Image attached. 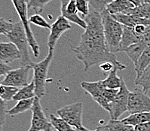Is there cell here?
<instances>
[{"label": "cell", "instance_id": "6da1fadb", "mask_svg": "<svg viewBox=\"0 0 150 131\" xmlns=\"http://www.w3.org/2000/svg\"><path fill=\"white\" fill-rule=\"evenodd\" d=\"M87 24L85 32L81 34L79 45L72 50L77 59L83 63L84 71H88L92 66L103 62H112L118 71L126 69L114 53L109 51L105 42L100 13L91 11L85 17Z\"/></svg>", "mask_w": 150, "mask_h": 131}, {"label": "cell", "instance_id": "7a4b0ae2", "mask_svg": "<svg viewBox=\"0 0 150 131\" xmlns=\"http://www.w3.org/2000/svg\"><path fill=\"white\" fill-rule=\"evenodd\" d=\"M100 15L106 47L112 53L121 52L123 25L117 21L106 9L100 13Z\"/></svg>", "mask_w": 150, "mask_h": 131}, {"label": "cell", "instance_id": "3957f363", "mask_svg": "<svg viewBox=\"0 0 150 131\" xmlns=\"http://www.w3.org/2000/svg\"><path fill=\"white\" fill-rule=\"evenodd\" d=\"M81 88L90 94L92 99L106 111H109V106L118 92V89H108L103 87L101 80L97 82L81 83Z\"/></svg>", "mask_w": 150, "mask_h": 131}, {"label": "cell", "instance_id": "277c9868", "mask_svg": "<svg viewBox=\"0 0 150 131\" xmlns=\"http://www.w3.org/2000/svg\"><path fill=\"white\" fill-rule=\"evenodd\" d=\"M6 36L8 38L10 42L14 43L19 49L21 55L20 62L22 67L31 66L33 62L30 60V55L28 53V39L21 21L14 23L11 31Z\"/></svg>", "mask_w": 150, "mask_h": 131}, {"label": "cell", "instance_id": "5b68a950", "mask_svg": "<svg viewBox=\"0 0 150 131\" xmlns=\"http://www.w3.org/2000/svg\"><path fill=\"white\" fill-rule=\"evenodd\" d=\"M54 57V50H48L45 59L41 62H32L31 67L33 70V80L35 83V96L40 99L45 94V85L48 70Z\"/></svg>", "mask_w": 150, "mask_h": 131}, {"label": "cell", "instance_id": "8992f818", "mask_svg": "<svg viewBox=\"0 0 150 131\" xmlns=\"http://www.w3.org/2000/svg\"><path fill=\"white\" fill-rule=\"evenodd\" d=\"M14 8L20 17L21 21L23 24L25 32L27 34L28 39L29 46L32 49L33 54L35 58L39 56V46L35 40L33 31L30 28V21L28 18V6H27V0H11Z\"/></svg>", "mask_w": 150, "mask_h": 131}, {"label": "cell", "instance_id": "52a82bcc", "mask_svg": "<svg viewBox=\"0 0 150 131\" xmlns=\"http://www.w3.org/2000/svg\"><path fill=\"white\" fill-rule=\"evenodd\" d=\"M130 92H131L128 90L125 83L122 79V85L118 89V93L110 102L109 106L108 112L110 113L112 120H118L122 114L127 112Z\"/></svg>", "mask_w": 150, "mask_h": 131}, {"label": "cell", "instance_id": "ba28073f", "mask_svg": "<svg viewBox=\"0 0 150 131\" xmlns=\"http://www.w3.org/2000/svg\"><path fill=\"white\" fill-rule=\"evenodd\" d=\"M82 112H83V103L79 102L62 107L57 111L59 117L65 120L66 122L76 129H79L83 127Z\"/></svg>", "mask_w": 150, "mask_h": 131}, {"label": "cell", "instance_id": "9c48e42d", "mask_svg": "<svg viewBox=\"0 0 150 131\" xmlns=\"http://www.w3.org/2000/svg\"><path fill=\"white\" fill-rule=\"evenodd\" d=\"M31 124L28 131H53L54 127L46 117L40 102V99L35 96L32 108Z\"/></svg>", "mask_w": 150, "mask_h": 131}, {"label": "cell", "instance_id": "30bf717a", "mask_svg": "<svg viewBox=\"0 0 150 131\" xmlns=\"http://www.w3.org/2000/svg\"><path fill=\"white\" fill-rule=\"evenodd\" d=\"M127 111L130 115L150 112V97L146 92L138 88L130 92Z\"/></svg>", "mask_w": 150, "mask_h": 131}, {"label": "cell", "instance_id": "8fae6325", "mask_svg": "<svg viewBox=\"0 0 150 131\" xmlns=\"http://www.w3.org/2000/svg\"><path fill=\"white\" fill-rule=\"evenodd\" d=\"M32 69L31 66H24L17 69L11 70L5 76L1 83L9 87L21 88L28 85L29 75L30 70Z\"/></svg>", "mask_w": 150, "mask_h": 131}, {"label": "cell", "instance_id": "7c38bea8", "mask_svg": "<svg viewBox=\"0 0 150 131\" xmlns=\"http://www.w3.org/2000/svg\"><path fill=\"white\" fill-rule=\"evenodd\" d=\"M72 28L69 21L62 15L59 16L51 25L50 34L48 38V50H54L57 41L63 34Z\"/></svg>", "mask_w": 150, "mask_h": 131}, {"label": "cell", "instance_id": "4fadbf2b", "mask_svg": "<svg viewBox=\"0 0 150 131\" xmlns=\"http://www.w3.org/2000/svg\"><path fill=\"white\" fill-rule=\"evenodd\" d=\"M60 11L62 16L69 21L76 24L81 28H86L87 24L85 21L79 16V11L75 0H61Z\"/></svg>", "mask_w": 150, "mask_h": 131}, {"label": "cell", "instance_id": "5bb4252c", "mask_svg": "<svg viewBox=\"0 0 150 131\" xmlns=\"http://www.w3.org/2000/svg\"><path fill=\"white\" fill-rule=\"evenodd\" d=\"M21 55L19 49L11 42L0 43V61L8 64L15 60H20Z\"/></svg>", "mask_w": 150, "mask_h": 131}, {"label": "cell", "instance_id": "9a60e30c", "mask_svg": "<svg viewBox=\"0 0 150 131\" xmlns=\"http://www.w3.org/2000/svg\"><path fill=\"white\" fill-rule=\"evenodd\" d=\"M112 17L122 24L123 26H126L128 27H134L138 24H144L150 26V20L144 19V18H139V17L131 15V14H112Z\"/></svg>", "mask_w": 150, "mask_h": 131}, {"label": "cell", "instance_id": "2e32d148", "mask_svg": "<svg viewBox=\"0 0 150 131\" xmlns=\"http://www.w3.org/2000/svg\"><path fill=\"white\" fill-rule=\"evenodd\" d=\"M135 6L128 0H113L106 6V11L110 14H125Z\"/></svg>", "mask_w": 150, "mask_h": 131}, {"label": "cell", "instance_id": "e0dca14e", "mask_svg": "<svg viewBox=\"0 0 150 131\" xmlns=\"http://www.w3.org/2000/svg\"><path fill=\"white\" fill-rule=\"evenodd\" d=\"M141 40L142 38L135 34L132 27L123 26V34H122V44H121V52H124L127 47Z\"/></svg>", "mask_w": 150, "mask_h": 131}, {"label": "cell", "instance_id": "ac0fdd59", "mask_svg": "<svg viewBox=\"0 0 150 131\" xmlns=\"http://www.w3.org/2000/svg\"><path fill=\"white\" fill-rule=\"evenodd\" d=\"M147 47H148L147 45L146 44L143 40H141L139 41V42H138V43H134V44L131 45V46H130L129 47H127L124 52L127 54V55L130 58V59L132 61L133 63H134V64H136L138 59H139V56L142 55L143 51H144Z\"/></svg>", "mask_w": 150, "mask_h": 131}, {"label": "cell", "instance_id": "d6986e66", "mask_svg": "<svg viewBox=\"0 0 150 131\" xmlns=\"http://www.w3.org/2000/svg\"><path fill=\"white\" fill-rule=\"evenodd\" d=\"M150 64V46H148L139 56L136 64H134V70L136 71L137 78L142 74L144 70Z\"/></svg>", "mask_w": 150, "mask_h": 131}, {"label": "cell", "instance_id": "ffe728a7", "mask_svg": "<svg viewBox=\"0 0 150 131\" xmlns=\"http://www.w3.org/2000/svg\"><path fill=\"white\" fill-rule=\"evenodd\" d=\"M34 99H35V97L32 98V99H24V100L18 101V103L13 108H11V109H9L8 111L7 114L11 116V117H13V116L18 115L24 112H27V111L32 108L34 103Z\"/></svg>", "mask_w": 150, "mask_h": 131}, {"label": "cell", "instance_id": "44dd1931", "mask_svg": "<svg viewBox=\"0 0 150 131\" xmlns=\"http://www.w3.org/2000/svg\"><path fill=\"white\" fill-rule=\"evenodd\" d=\"M122 120L125 124L134 126V127L138 124L150 122V112L130 115L128 117L122 119Z\"/></svg>", "mask_w": 150, "mask_h": 131}, {"label": "cell", "instance_id": "7402d4cb", "mask_svg": "<svg viewBox=\"0 0 150 131\" xmlns=\"http://www.w3.org/2000/svg\"><path fill=\"white\" fill-rule=\"evenodd\" d=\"M34 97H35V83L33 80H32V82L29 83L28 85L21 87L20 89H18L15 96L13 98V100L18 102L24 99H32Z\"/></svg>", "mask_w": 150, "mask_h": 131}, {"label": "cell", "instance_id": "603a6c76", "mask_svg": "<svg viewBox=\"0 0 150 131\" xmlns=\"http://www.w3.org/2000/svg\"><path fill=\"white\" fill-rule=\"evenodd\" d=\"M117 67H114V69L110 71L107 77L105 80H101L103 87L108 89H119L122 85V77H118L117 75Z\"/></svg>", "mask_w": 150, "mask_h": 131}, {"label": "cell", "instance_id": "cb8c5ba5", "mask_svg": "<svg viewBox=\"0 0 150 131\" xmlns=\"http://www.w3.org/2000/svg\"><path fill=\"white\" fill-rule=\"evenodd\" d=\"M49 120L54 129L57 131H77L76 128L69 125L65 120L60 117H57L52 114L49 115Z\"/></svg>", "mask_w": 150, "mask_h": 131}, {"label": "cell", "instance_id": "d4e9b609", "mask_svg": "<svg viewBox=\"0 0 150 131\" xmlns=\"http://www.w3.org/2000/svg\"><path fill=\"white\" fill-rule=\"evenodd\" d=\"M125 14H131L139 18L150 20V2L133 8Z\"/></svg>", "mask_w": 150, "mask_h": 131}, {"label": "cell", "instance_id": "484cf974", "mask_svg": "<svg viewBox=\"0 0 150 131\" xmlns=\"http://www.w3.org/2000/svg\"><path fill=\"white\" fill-rule=\"evenodd\" d=\"M135 85L141 87L145 92L150 89V64L144 70L142 74L135 80Z\"/></svg>", "mask_w": 150, "mask_h": 131}, {"label": "cell", "instance_id": "4316f807", "mask_svg": "<svg viewBox=\"0 0 150 131\" xmlns=\"http://www.w3.org/2000/svg\"><path fill=\"white\" fill-rule=\"evenodd\" d=\"M106 126L110 131H134V126L125 124L122 120L110 119Z\"/></svg>", "mask_w": 150, "mask_h": 131}, {"label": "cell", "instance_id": "83f0119b", "mask_svg": "<svg viewBox=\"0 0 150 131\" xmlns=\"http://www.w3.org/2000/svg\"><path fill=\"white\" fill-rule=\"evenodd\" d=\"M18 91V88L4 85L0 83V98L5 102L12 100L15 94Z\"/></svg>", "mask_w": 150, "mask_h": 131}, {"label": "cell", "instance_id": "f1b7e54d", "mask_svg": "<svg viewBox=\"0 0 150 131\" xmlns=\"http://www.w3.org/2000/svg\"><path fill=\"white\" fill-rule=\"evenodd\" d=\"M51 0H27L28 9H32L35 14H41Z\"/></svg>", "mask_w": 150, "mask_h": 131}, {"label": "cell", "instance_id": "f546056e", "mask_svg": "<svg viewBox=\"0 0 150 131\" xmlns=\"http://www.w3.org/2000/svg\"><path fill=\"white\" fill-rule=\"evenodd\" d=\"M113 0H90L91 11L101 13L106 9V6Z\"/></svg>", "mask_w": 150, "mask_h": 131}, {"label": "cell", "instance_id": "4dcf8cb0", "mask_svg": "<svg viewBox=\"0 0 150 131\" xmlns=\"http://www.w3.org/2000/svg\"><path fill=\"white\" fill-rule=\"evenodd\" d=\"M29 21H30V24H33L42 27V28L50 30L51 27V25H50V24L40 14H35L32 15L29 18Z\"/></svg>", "mask_w": 150, "mask_h": 131}, {"label": "cell", "instance_id": "1f68e13d", "mask_svg": "<svg viewBox=\"0 0 150 131\" xmlns=\"http://www.w3.org/2000/svg\"><path fill=\"white\" fill-rule=\"evenodd\" d=\"M75 2L79 12L83 16H88L91 11L90 0H75Z\"/></svg>", "mask_w": 150, "mask_h": 131}, {"label": "cell", "instance_id": "d6a6232c", "mask_svg": "<svg viewBox=\"0 0 150 131\" xmlns=\"http://www.w3.org/2000/svg\"><path fill=\"white\" fill-rule=\"evenodd\" d=\"M6 102L0 98V131L2 130L3 125L6 122V115H7V110H6Z\"/></svg>", "mask_w": 150, "mask_h": 131}, {"label": "cell", "instance_id": "836d02e7", "mask_svg": "<svg viewBox=\"0 0 150 131\" xmlns=\"http://www.w3.org/2000/svg\"><path fill=\"white\" fill-rule=\"evenodd\" d=\"M14 23L11 21H8L5 18H0V34H3L6 36L8 34L12 29Z\"/></svg>", "mask_w": 150, "mask_h": 131}, {"label": "cell", "instance_id": "e575fe53", "mask_svg": "<svg viewBox=\"0 0 150 131\" xmlns=\"http://www.w3.org/2000/svg\"><path fill=\"white\" fill-rule=\"evenodd\" d=\"M11 70V67L8 64L0 61V82H2L5 76Z\"/></svg>", "mask_w": 150, "mask_h": 131}, {"label": "cell", "instance_id": "d590c367", "mask_svg": "<svg viewBox=\"0 0 150 131\" xmlns=\"http://www.w3.org/2000/svg\"><path fill=\"white\" fill-rule=\"evenodd\" d=\"M100 69H102L103 71H105V72H106V71H109V72H110L112 70L114 69V67H115V65H114L112 62H106L101 63L100 65Z\"/></svg>", "mask_w": 150, "mask_h": 131}, {"label": "cell", "instance_id": "8d00e7d4", "mask_svg": "<svg viewBox=\"0 0 150 131\" xmlns=\"http://www.w3.org/2000/svg\"><path fill=\"white\" fill-rule=\"evenodd\" d=\"M134 131H150V122L140 124L135 126Z\"/></svg>", "mask_w": 150, "mask_h": 131}, {"label": "cell", "instance_id": "74e56055", "mask_svg": "<svg viewBox=\"0 0 150 131\" xmlns=\"http://www.w3.org/2000/svg\"><path fill=\"white\" fill-rule=\"evenodd\" d=\"M128 1L131 2L135 7H137V6H142L143 4L149 3L150 2V0H128Z\"/></svg>", "mask_w": 150, "mask_h": 131}, {"label": "cell", "instance_id": "f35d334b", "mask_svg": "<svg viewBox=\"0 0 150 131\" xmlns=\"http://www.w3.org/2000/svg\"><path fill=\"white\" fill-rule=\"evenodd\" d=\"M94 131H110V130L108 129L107 127L105 125V126H99V127H97Z\"/></svg>", "mask_w": 150, "mask_h": 131}, {"label": "cell", "instance_id": "ab89813d", "mask_svg": "<svg viewBox=\"0 0 150 131\" xmlns=\"http://www.w3.org/2000/svg\"><path fill=\"white\" fill-rule=\"evenodd\" d=\"M76 130H77V131H91V130H89L87 129V128L84 127L79 128V129H76Z\"/></svg>", "mask_w": 150, "mask_h": 131}, {"label": "cell", "instance_id": "60d3db41", "mask_svg": "<svg viewBox=\"0 0 150 131\" xmlns=\"http://www.w3.org/2000/svg\"><path fill=\"white\" fill-rule=\"evenodd\" d=\"M1 40H2V39H1V38H0V43H2V42H1Z\"/></svg>", "mask_w": 150, "mask_h": 131}, {"label": "cell", "instance_id": "b9f144b4", "mask_svg": "<svg viewBox=\"0 0 150 131\" xmlns=\"http://www.w3.org/2000/svg\"><path fill=\"white\" fill-rule=\"evenodd\" d=\"M53 131H57V130H54Z\"/></svg>", "mask_w": 150, "mask_h": 131}]
</instances>
